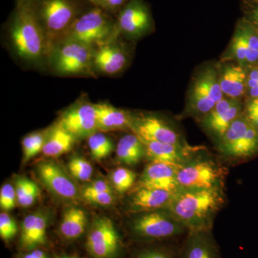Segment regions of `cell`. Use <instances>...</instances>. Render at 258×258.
Wrapping results in <instances>:
<instances>
[{"label":"cell","mask_w":258,"mask_h":258,"mask_svg":"<svg viewBox=\"0 0 258 258\" xmlns=\"http://www.w3.org/2000/svg\"><path fill=\"white\" fill-rule=\"evenodd\" d=\"M226 201L225 188L181 189L174 195L167 209L188 232L209 231Z\"/></svg>","instance_id":"cell-1"},{"label":"cell","mask_w":258,"mask_h":258,"mask_svg":"<svg viewBox=\"0 0 258 258\" xmlns=\"http://www.w3.org/2000/svg\"><path fill=\"white\" fill-rule=\"evenodd\" d=\"M10 37L19 57L38 63L48 57L46 35L30 0L18 2L9 24Z\"/></svg>","instance_id":"cell-2"},{"label":"cell","mask_w":258,"mask_h":258,"mask_svg":"<svg viewBox=\"0 0 258 258\" xmlns=\"http://www.w3.org/2000/svg\"><path fill=\"white\" fill-rule=\"evenodd\" d=\"M228 169L206 149L200 151L177 167V181L181 189L225 188Z\"/></svg>","instance_id":"cell-3"},{"label":"cell","mask_w":258,"mask_h":258,"mask_svg":"<svg viewBox=\"0 0 258 258\" xmlns=\"http://www.w3.org/2000/svg\"><path fill=\"white\" fill-rule=\"evenodd\" d=\"M46 35L49 53L80 15L84 13L77 0H30Z\"/></svg>","instance_id":"cell-4"},{"label":"cell","mask_w":258,"mask_h":258,"mask_svg":"<svg viewBox=\"0 0 258 258\" xmlns=\"http://www.w3.org/2000/svg\"><path fill=\"white\" fill-rule=\"evenodd\" d=\"M216 147L223 163L239 164L252 160L258 157V129L242 112L227 129Z\"/></svg>","instance_id":"cell-5"},{"label":"cell","mask_w":258,"mask_h":258,"mask_svg":"<svg viewBox=\"0 0 258 258\" xmlns=\"http://www.w3.org/2000/svg\"><path fill=\"white\" fill-rule=\"evenodd\" d=\"M130 224L131 235L139 242L176 240L188 231L168 209L139 213Z\"/></svg>","instance_id":"cell-6"},{"label":"cell","mask_w":258,"mask_h":258,"mask_svg":"<svg viewBox=\"0 0 258 258\" xmlns=\"http://www.w3.org/2000/svg\"><path fill=\"white\" fill-rule=\"evenodd\" d=\"M118 34L116 20L101 8L93 7L80 15L60 40L70 39L98 47L112 41Z\"/></svg>","instance_id":"cell-7"},{"label":"cell","mask_w":258,"mask_h":258,"mask_svg":"<svg viewBox=\"0 0 258 258\" xmlns=\"http://www.w3.org/2000/svg\"><path fill=\"white\" fill-rule=\"evenodd\" d=\"M95 47L70 39H62L52 46L49 60L52 70L61 76L93 74Z\"/></svg>","instance_id":"cell-8"},{"label":"cell","mask_w":258,"mask_h":258,"mask_svg":"<svg viewBox=\"0 0 258 258\" xmlns=\"http://www.w3.org/2000/svg\"><path fill=\"white\" fill-rule=\"evenodd\" d=\"M224 96L217 71L212 68L205 69L194 81L184 115L201 119Z\"/></svg>","instance_id":"cell-9"},{"label":"cell","mask_w":258,"mask_h":258,"mask_svg":"<svg viewBox=\"0 0 258 258\" xmlns=\"http://www.w3.org/2000/svg\"><path fill=\"white\" fill-rule=\"evenodd\" d=\"M86 247L93 258H120L124 246L113 222L101 217L93 220L88 230Z\"/></svg>","instance_id":"cell-10"},{"label":"cell","mask_w":258,"mask_h":258,"mask_svg":"<svg viewBox=\"0 0 258 258\" xmlns=\"http://www.w3.org/2000/svg\"><path fill=\"white\" fill-rule=\"evenodd\" d=\"M130 129L142 140L169 144L186 143L174 125L156 115H132Z\"/></svg>","instance_id":"cell-11"},{"label":"cell","mask_w":258,"mask_h":258,"mask_svg":"<svg viewBox=\"0 0 258 258\" xmlns=\"http://www.w3.org/2000/svg\"><path fill=\"white\" fill-rule=\"evenodd\" d=\"M243 109L239 99L226 97L200 119V125L217 144Z\"/></svg>","instance_id":"cell-12"},{"label":"cell","mask_w":258,"mask_h":258,"mask_svg":"<svg viewBox=\"0 0 258 258\" xmlns=\"http://www.w3.org/2000/svg\"><path fill=\"white\" fill-rule=\"evenodd\" d=\"M36 171L42 184L57 198L70 201L79 198L77 185L57 163L42 161L37 164Z\"/></svg>","instance_id":"cell-13"},{"label":"cell","mask_w":258,"mask_h":258,"mask_svg":"<svg viewBox=\"0 0 258 258\" xmlns=\"http://www.w3.org/2000/svg\"><path fill=\"white\" fill-rule=\"evenodd\" d=\"M57 123L76 139L88 138L98 130L94 104L86 101L76 103L62 113Z\"/></svg>","instance_id":"cell-14"},{"label":"cell","mask_w":258,"mask_h":258,"mask_svg":"<svg viewBox=\"0 0 258 258\" xmlns=\"http://www.w3.org/2000/svg\"><path fill=\"white\" fill-rule=\"evenodd\" d=\"M152 26V18L147 5L142 0H129L118 13L116 28L118 33L129 37H138L146 33Z\"/></svg>","instance_id":"cell-15"},{"label":"cell","mask_w":258,"mask_h":258,"mask_svg":"<svg viewBox=\"0 0 258 258\" xmlns=\"http://www.w3.org/2000/svg\"><path fill=\"white\" fill-rule=\"evenodd\" d=\"M141 140L145 146L146 157L149 161H159L176 167L182 165L195 154L205 149L203 147H193L187 143L169 144Z\"/></svg>","instance_id":"cell-16"},{"label":"cell","mask_w":258,"mask_h":258,"mask_svg":"<svg viewBox=\"0 0 258 258\" xmlns=\"http://www.w3.org/2000/svg\"><path fill=\"white\" fill-rule=\"evenodd\" d=\"M136 187L164 189L173 194L181 190L177 181V167L159 161H149Z\"/></svg>","instance_id":"cell-17"},{"label":"cell","mask_w":258,"mask_h":258,"mask_svg":"<svg viewBox=\"0 0 258 258\" xmlns=\"http://www.w3.org/2000/svg\"><path fill=\"white\" fill-rule=\"evenodd\" d=\"M177 258H222L212 230L188 232L179 246Z\"/></svg>","instance_id":"cell-18"},{"label":"cell","mask_w":258,"mask_h":258,"mask_svg":"<svg viewBox=\"0 0 258 258\" xmlns=\"http://www.w3.org/2000/svg\"><path fill=\"white\" fill-rule=\"evenodd\" d=\"M128 62V53L123 47L108 42L96 47L93 55V67L106 75L120 72Z\"/></svg>","instance_id":"cell-19"},{"label":"cell","mask_w":258,"mask_h":258,"mask_svg":"<svg viewBox=\"0 0 258 258\" xmlns=\"http://www.w3.org/2000/svg\"><path fill=\"white\" fill-rule=\"evenodd\" d=\"M174 195L164 189L136 187L129 200V208L133 213L167 209Z\"/></svg>","instance_id":"cell-20"},{"label":"cell","mask_w":258,"mask_h":258,"mask_svg":"<svg viewBox=\"0 0 258 258\" xmlns=\"http://www.w3.org/2000/svg\"><path fill=\"white\" fill-rule=\"evenodd\" d=\"M47 218L42 212L29 215L25 217L21 226L20 249L30 251L46 243Z\"/></svg>","instance_id":"cell-21"},{"label":"cell","mask_w":258,"mask_h":258,"mask_svg":"<svg viewBox=\"0 0 258 258\" xmlns=\"http://www.w3.org/2000/svg\"><path fill=\"white\" fill-rule=\"evenodd\" d=\"M220 84L224 96L239 99L247 87V74L240 64H227L220 75Z\"/></svg>","instance_id":"cell-22"},{"label":"cell","mask_w":258,"mask_h":258,"mask_svg":"<svg viewBox=\"0 0 258 258\" xmlns=\"http://www.w3.org/2000/svg\"><path fill=\"white\" fill-rule=\"evenodd\" d=\"M98 130L111 131L129 128L132 115L108 103L94 104Z\"/></svg>","instance_id":"cell-23"},{"label":"cell","mask_w":258,"mask_h":258,"mask_svg":"<svg viewBox=\"0 0 258 258\" xmlns=\"http://www.w3.org/2000/svg\"><path fill=\"white\" fill-rule=\"evenodd\" d=\"M87 225L86 212L81 208L71 207L66 209L63 212L59 232L64 240H76L83 235Z\"/></svg>","instance_id":"cell-24"},{"label":"cell","mask_w":258,"mask_h":258,"mask_svg":"<svg viewBox=\"0 0 258 258\" xmlns=\"http://www.w3.org/2000/svg\"><path fill=\"white\" fill-rule=\"evenodd\" d=\"M76 138L68 131L57 123L46 134L42 152L47 157H56L72 149Z\"/></svg>","instance_id":"cell-25"},{"label":"cell","mask_w":258,"mask_h":258,"mask_svg":"<svg viewBox=\"0 0 258 258\" xmlns=\"http://www.w3.org/2000/svg\"><path fill=\"white\" fill-rule=\"evenodd\" d=\"M116 157L122 164L134 165L146 157L145 146L136 134L123 136L116 148Z\"/></svg>","instance_id":"cell-26"},{"label":"cell","mask_w":258,"mask_h":258,"mask_svg":"<svg viewBox=\"0 0 258 258\" xmlns=\"http://www.w3.org/2000/svg\"><path fill=\"white\" fill-rule=\"evenodd\" d=\"M15 190L17 202L23 208L31 206L40 195V188L36 183L24 176H20L17 179Z\"/></svg>","instance_id":"cell-27"},{"label":"cell","mask_w":258,"mask_h":258,"mask_svg":"<svg viewBox=\"0 0 258 258\" xmlns=\"http://www.w3.org/2000/svg\"><path fill=\"white\" fill-rule=\"evenodd\" d=\"M179 249L176 244L146 246L134 252L132 258H177Z\"/></svg>","instance_id":"cell-28"},{"label":"cell","mask_w":258,"mask_h":258,"mask_svg":"<svg viewBox=\"0 0 258 258\" xmlns=\"http://www.w3.org/2000/svg\"><path fill=\"white\" fill-rule=\"evenodd\" d=\"M88 139V147L95 159H102L108 157L113 149L111 139L103 134L96 132Z\"/></svg>","instance_id":"cell-29"},{"label":"cell","mask_w":258,"mask_h":258,"mask_svg":"<svg viewBox=\"0 0 258 258\" xmlns=\"http://www.w3.org/2000/svg\"><path fill=\"white\" fill-rule=\"evenodd\" d=\"M231 52L233 58L235 59L240 66H244L247 64L248 49H247L245 35L241 24L237 27L234 35L232 45H231Z\"/></svg>","instance_id":"cell-30"},{"label":"cell","mask_w":258,"mask_h":258,"mask_svg":"<svg viewBox=\"0 0 258 258\" xmlns=\"http://www.w3.org/2000/svg\"><path fill=\"white\" fill-rule=\"evenodd\" d=\"M111 179L113 187L118 192L123 193L134 186L137 175L126 168H118L111 173Z\"/></svg>","instance_id":"cell-31"},{"label":"cell","mask_w":258,"mask_h":258,"mask_svg":"<svg viewBox=\"0 0 258 258\" xmlns=\"http://www.w3.org/2000/svg\"><path fill=\"white\" fill-rule=\"evenodd\" d=\"M243 29L246 40H247V64H253L258 62V33L255 26L249 22L240 23Z\"/></svg>","instance_id":"cell-32"},{"label":"cell","mask_w":258,"mask_h":258,"mask_svg":"<svg viewBox=\"0 0 258 258\" xmlns=\"http://www.w3.org/2000/svg\"><path fill=\"white\" fill-rule=\"evenodd\" d=\"M46 134L33 133L27 136L23 139L24 161L30 160L31 158L35 157L39 152H41L46 139Z\"/></svg>","instance_id":"cell-33"},{"label":"cell","mask_w":258,"mask_h":258,"mask_svg":"<svg viewBox=\"0 0 258 258\" xmlns=\"http://www.w3.org/2000/svg\"><path fill=\"white\" fill-rule=\"evenodd\" d=\"M68 166L70 172L76 179L81 181H87L91 179L93 174L92 165L84 158H71Z\"/></svg>","instance_id":"cell-34"},{"label":"cell","mask_w":258,"mask_h":258,"mask_svg":"<svg viewBox=\"0 0 258 258\" xmlns=\"http://www.w3.org/2000/svg\"><path fill=\"white\" fill-rule=\"evenodd\" d=\"M18 225L9 214L2 212L0 215V237L5 242H9L18 233Z\"/></svg>","instance_id":"cell-35"},{"label":"cell","mask_w":258,"mask_h":258,"mask_svg":"<svg viewBox=\"0 0 258 258\" xmlns=\"http://www.w3.org/2000/svg\"><path fill=\"white\" fill-rule=\"evenodd\" d=\"M17 195L15 187L10 184H5L0 190V207L3 210L9 211L15 208Z\"/></svg>","instance_id":"cell-36"},{"label":"cell","mask_w":258,"mask_h":258,"mask_svg":"<svg viewBox=\"0 0 258 258\" xmlns=\"http://www.w3.org/2000/svg\"><path fill=\"white\" fill-rule=\"evenodd\" d=\"M83 198L90 203L99 205H109L114 201L113 193L83 192Z\"/></svg>","instance_id":"cell-37"},{"label":"cell","mask_w":258,"mask_h":258,"mask_svg":"<svg viewBox=\"0 0 258 258\" xmlns=\"http://www.w3.org/2000/svg\"><path fill=\"white\" fill-rule=\"evenodd\" d=\"M243 113L247 119L258 129V98H251L247 102Z\"/></svg>","instance_id":"cell-38"},{"label":"cell","mask_w":258,"mask_h":258,"mask_svg":"<svg viewBox=\"0 0 258 258\" xmlns=\"http://www.w3.org/2000/svg\"><path fill=\"white\" fill-rule=\"evenodd\" d=\"M128 2L129 0H99L97 7L111 15L119 13Z\"/></svg>","instance_id":"cell-39"},{"label":"cell","mask_w":258,"mask_h":258,"mask_svg":"<svg viewBox=\"0 0 258 258\" xmlns=\"http://www.w3.org/2000/svg\"><path fill=\"white\" fill-rule=\"evenodd\" d=\"M83 192H109L113 193L112 188L108 182L103 180H97L92 184L88 185L84 189Z\"/></svg>","instance_id":"cell-40"},{"label":"cell","mask_w":258,"mask_h":258,"mask_svg":"<svg viewBox=\"0 0 258 258\" xmlns=\"http://www.w3.org/2000/svg\"><path fill=\"white\" fill-rule=\"evenodd\" d=\"M258 86V69L252 70L247 75V87L249 88Z\"/></svg>","instance_id":"cell-41"},{"label":"cell","mask_w":258,"mask_h":258,"mask_svg":"<svg viewBox=\"0 0 258 258\" xmlns=\"http://www.w3.org/2000/svg\"><path fill=\"white\" fill-rule=\"evenodd\" d=\"M28 253L24 254L22 258H49L44 251L40 249H34L29 251Z\"/></svg>","instance_id":"cell-42"},{"label":"cell","mask_w":258,"mask_h":258,"mask_svg":"<svg viewBox=\"0 0 258 258\" xmlns=\"http://www.w3.org/2000/svg\"><path fill=\"white\" fill-rule=\"evenodd\" d=\"M250 18L251 20H252L251 23L253 24V25H255L258 26V6L252 10V13H251Z\"/></svg>","instance_id":"cell-43"},{"label":"cell","mask_w":258,"mask_h":258,"mask_svg":"<svg viewBox=\"0 0 258 258\" xmlns=\"http://www.w3.org/2000/svg\"><path fill=\"white\" fill-rule=\"evenodd\" d=\"M249 96L252 97L251 98H258V86L257 87L249 88Z\"/></svg>","instance_id":"cell-44"},{"label":"cell","mask_w":258,"mask_h":258,"mask_svg":"<svg viewBox=\"0 0 258 258\" xmlns=\"http://www.w3.org/2000/svg\"><path fill=\"white\" fill-rule=\"evenodd\" d=\"M55 258H83L75 254H61Z\"/></svg>","instance_id":"cell-45"},{"label":"cell","mask_w":258,"mask_h":258,"mask_svg":"<svg viewBox=\"0 0 258 258\" xmlns=\"http://www.w3.org/2000/svg\"><path fill=\"white\" fill-rule=\"evenodd\" d=\"M86 1L92 4L93 6L97 7L98 6V1H99V0H86Z\"/></svg>","instance_id":"cell-46"},{"label":"cell","mask_w":258,"mask_h":258,"mask_svg":"<svg viewBox=\"0 0 258 258\" xmlns=\"http://www.w3.org/2000/svg\"><path fill=\"white\" fill-rule=\"evenodd\" d=\"M252 1H253L254 3H257L258 4V0H252Z\"/></svg>","instance_id":"cell-47"},{"label":"cell","mask_w":258,"mask_h":258,"mask_svg":"<svg viewBox=\"0 0 258 258\" xmlns=\"http://www.w3.org/2000/svg\"><path fill=\"white\" fill-rule=\"evenodd\" d=\"M23 1V0H18V2Z\"/></svg>","instance_id":"cell-48"}]
</instances>
